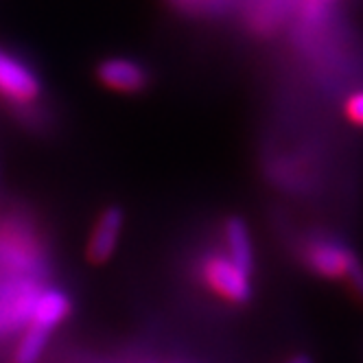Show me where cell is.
<instances>
[{"label":"cell","instance_id":"cell-1","mask_svg":"<svg viewBox=\"0 0 363 363\" xmlns=\"http://www.w3.org/2000/svg\"><path fill=\"white\" fill-rule=\"evenodd\" d=\"M48 274L46 243L24 217H0V276L42 280Z\"/></svg>","mask_w":363,"mask_h":363},{"label":"cell","instance_id":"cell-2","mask_svg":"<svg viewBox=\"0 0 363 363\" xmlns=\"http://www.w3.org/2000/svg\"><path fill=\"white\" fill-rule=\"evenodd\" d=\"M44 94L40 74L0 44V99L16 108H29Z\"/></svg>","mask_w":363,"mask_h":363},{"label":"cell","instance_id":"cell-3","mask_svg":"<svg viewBox=\"0 0 363 363\" xmlns=\"http://www.w3.org/2000/svg\"><path fill=\"white\" fill-rule=\"evenodd\" d=\"M302 258L311 272L326 280H346L359 263L354 250L335 237H311L302 247Z\"/></svg>","mask_w":363,"mask_h":363},{"label":"cell","instance_id":"cell-4","mask_svg":"<svg viewBox=\"0 0 363 363\" xmlns=\"http://www.w3.org/2000/svg\"><path fill=\"white\" fill-rule=\"evenodd\" d=\"M203 282L230 304H250L254 298V287L250 276L230 261V256L211 254L206 256L201 267Z\"/></svg>","mask_w":363,"mask_h":363},{"label":"cell","instance_id":"cell-5","mask_svg":"<svg viewBox=\"0 0 363 363\" xmlns=\"http://www.w3.org/2000/svg\"><path fill=\"white\" fill-rule=\"evenodd\" d=\"M96 82L118 94H140L149 88L151 77L147 68L132 57H106L94 68Z\"/></svg>","mask_w":363,"mask_h":363},{"label":"cell","instance_id":"cell-6","mask_svg":"<svg viewBox=\"0 0 363 363\" xmlns=\"http://www.w3.org/2000/svg\"><path fill=\"white\" fill-rule=\"evenodd\" d=\"M123 225H125V213L121 206L103 208L86 245V256L92 265H103L114 256L123 235Z\"/></svg>","mask_w":363,"mask_h":363},{"label":"cell","instance_id":"cell-7","mask_svg":"<svg viewBox=\"0 0 363 363\" xmlns=\"http://www.w3.org/2000/svg\"><path fill=\"white\" fill-rule=\"evenodd\" d=\"M72 313V300L64 289L57 287H44L35 300L31 324L40 326L48 333L60 328Z\"/></svg>","mask_w":363,"mask_h":363},{"label":"cell","instance_id":"cell-8","mask_svg":"<svg viewBox=\"0 0 363 363\" xmlns=\"http://www.w3.org/2000/svg\"><path fill=\"white\" fill-rule=\"evenodd\" d=\"M223 237H225L230 261L239 269H243L247 276H252L256 263H254V245H252V237H250V228H247L245 219L228 217L223 223Z\"/></svg>","mask_w":363,"mask_h":363},{"label":"cell","instance_id":"cell-9","mask_svg":"<svg viewBox=\"0 0 363 363\" xmlns=\"http://www.w3.org/2000/svg\"><path fill=\"white\" fill-rule=\"evenodd\" d=\"M50 335L40 326H33L29 324L27 328L22 330L20 340L16 342L13 346V352H11V363H38L50 342Z\"/></svg>","mask_w":363,"mask_h":363},{"label":"cell","instance_id":"cell-10","mask_svg":"<svg viewBox=\"0 0 363 363\" xmlns=\"http://www.w3.org/2000/svg\"><path fill=\"white\" fill-rule=\"evenodd\" d=\"M344 114H346V118L354 127H361L363 129V90H357V92H352L346 99V103H344Z\"/></svg>","mask_w":363,"mask_h":363},{"label":"cell","instance_id":"cell-11","mask_svg":"<svg viewBox=\"0 0 363 363\" xmlns=\"http://www.w3.org/2000/svg\"><path fill=\"white\" fill-rule=\"evenodd\" d=\"M284 363H313V357H311V354H294L291 359H287Z\"/></svg>","mask_w":363,"mask_h":363}]
</instances>
